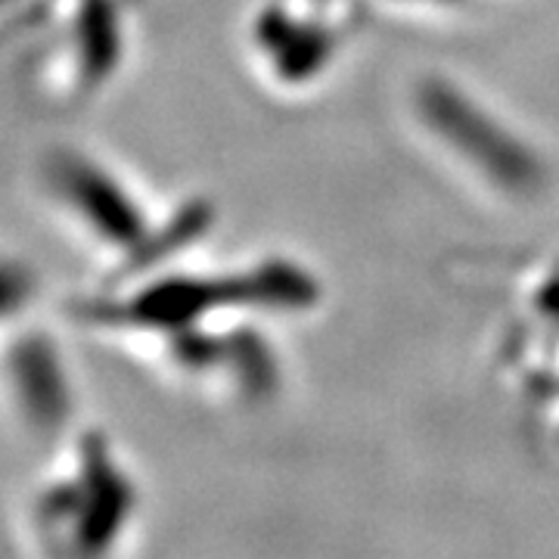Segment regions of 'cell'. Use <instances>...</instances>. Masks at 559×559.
Here are the masks:
<instances>
[{
    "mask_svg": "<svg viewBox=\"0 0 559 559\" xmlns=\"http://www.w3.org/2000/svg\"><path fill=\"white\" fill-rule=\"evenodd\" d=\"M87 463L72 466L60 479L47 481L35 503V520L44 532H66V547L75 550V540H84V550H103L106 540L119 538L128 520V481L112 469L106 451H84ZM47 535V538H50Z\"/></svg>",
    "mask_w": 559,
    "mask_h": 559,
    "instance_id": "1",
    "label": "cell"
},
{
    "mask_svg": "<svg viewBox=\"0 0 559 559\" xmlns=\"http://www.w3.org/2000/svg\"><path fill=\"white\" fill-rule=\"evenodd\" d=\"M57 162L60 165L53 168V180L69 215L79 218L91 234H100L97 240L112 249L128 242L134 249V261H140L146 224L128 190L109 171H103V165H94V159H84L79 153H69Z\"/></svg>",
    "mask_w": 559,
    "mask_h": 559,
    "instance_id": "2",
    "label": "cell"
},
{
    "mask_svg": "<svg viewBox=\"0 0 559 559\" xmlns=\"http://www.w3.org/2000/svg\"><path fill=\"white\" fill-rule=\"evenodd\" d=\"M423 106H426L429 121L441 134L451 143H457L469 159L479 162L491 178L503 180L507 187H516V190L528 187L538 178V165L520 143H513L500 128L485 119L476 106L457 97L451 87H441V84L426 87Z\"/></svg>",
    "mask_w": 559,
    "mask_h": 559,
    "instance_id": "3",
    "label": "cell"
},
{
    "mask_svg": "<svg viewBox=\"0 0 559 559\" xmlns=\"http://www.w3.org/2000/svg\"><path fill=\"white\" fill-rule=\"evenodd\" d=\"M25 286H28V283H22L20 271L0 264V320H3L7 311H13V308L20 305V299L25 296Z\"/></svg>",
    "mask_w": 559,
    "mask_h": 559,
    "instance_id": "4",
    "label": "cell"
}]
</instances>
